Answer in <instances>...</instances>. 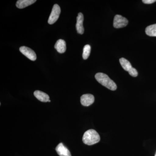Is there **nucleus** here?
<instances>
[{
	"mask_svg": "<svg viewBox=\"0 0 156 156\" xmlns=\"http://www.w3.org/2000/svg\"><path fill=\"white\" fill-rule=\"evenodd\" d=\"M95 78L99 83L110 90L115 91L117 89L116 84L105 74L97 73L95 74Z\"/></svg>",
	"mask_w": 156,
	"mask_h": 156,
	"instance_id": "1",
	"label": "nucleus"
},
{
	"mask_svg": "<svg viewBox=\"0 0 156 156\" xmlns=\"http://www.w3.org/2000/svg\"><path fill=\"white\" fill-rule=\"evenodd\" d=\"M100 136L98 132L93 129H90L85 132L83 137V141L85 144L92 145L99 142Z\"/></svg>",
	"mask_w": 156,
	"mask_h": 156,
	"instance_id": "2",
	"label": "nucleus"
},
{
	"mask_svg": "<svg viewBox=\"0 0 156 156\" xmlns=\"http://www.w3.org/2000/svg\"><path fill=\"white\" fill-rule=\"evenodd\" d=\"M119 61L123 69L126 71H128L130 75L133 77L137 76L138 75L137 70L134 68L132 67L131 63L126 58H122L119 59Z\"/></svg>",
	"mask_w": 156,
	"mask_h": 156,
	"instance_id": "3",
	"label": "nucleus"
},
{
	"mask_svg": "<svg viewBox=\"0 0 156 156\" xmlns=\"http://www.w3.org/2000/svg\"><path fill=\"white\" fill-rule=\"evenodd\" d=\"M60 12H61V9L59 6L57 4L54 5L48 19V23L50 24H53L55 23L58 19Z\"/></svg>",
	"mask_w": 156,
	"mask_h": 156,
	"instance_id": "4",
	"label": "nucleus"
},
{
	"mask_svg": "<svg viewBox=\"0 0 156 156\" xmlns=\"http://www.w3.org/2000/svg\"><path fill=\"white\" fill-rule=\"evenodd\" d=\"M128 21L126 17L120 15L115 16L113 21V26L115 28H122L128 25Z\"/></svg>",
	"mask_w": 156,
	"mask_h": 156,
	"instance_id": "5",
	"label": "nucleus"
},
{
	"mask_svg": "<svg viewBox=\"0 0 156 156\" xmlns=\"http://www.w3.org/2000/svg\"><path fill=\"white\" fill-rule=\"evenodd\" d=\"M20 51L23 55L26 56L32 61H35L37 59V55L33 50L30 48L23 46L20 48Z\"/></svg>",
	"mask_w": 156,
	"mask_h": 156,
	"instance_id": "6",
	"label": "nucleus"
},
{
	"mask_svg": "<svg viewBox=\"0 0 156 156\" xmlns=\"http://www.w3.org/2000/svg\"><path fill=\"white\" fill-rule=\"evenodd\" d=\"M95 98L90 94H84L81 97V103L84 106H89L94 103Z\"/></svg>",
	"mask_w": 156,
	"mask_h": 156,
	"instance_id": "7",
	"label": "nucleus"
},
{
	"mask_svg": "<svg viewBox=\"0 0 156 156\" xmlns=\"http://www.w3.org/2000/svg\"><path fill=\"white\" fill-rule=\"evenodd\" d=\"M56 151L59 156H72L68 149L62 143H60L57 146Z\"/></svg>",
	"mask_w": 156,
	"mask_h": 156,
	"instance_id": "8",
	"label": "nucleus"
},
{
	"mask_svg": "<svg viewBox=\"0 0 156 156\" xmlns=\"http://www.w3.org/2000/svg\"><path fill=\"white\" fill-rule=\"evenodd\" d=\"M83 15L82 13H79L77 17V22L76 24V28L78 33L83 34L84 33V29L83 26Z\"/></svg>",
	"mask_w": 156,
	"mask_h": 156,
	"instance_id": "9",
	"label": "nucleus"
},
{
	"mask_svg": "<svg viewBox=\"0 0 156 156\" xmlns=\"http://www.w3.org/2000/svg\"><path fill=\"white\" fill-rule=\"evenodd\" d=\"M34 95L38 100L42 102H48L50 100V97L48 94L39 90H37L34 92Z\"/></svg>",
	"mask_w": 156,
	"mask_h": 156,
	"instance_id": "10",
	"label": "nucleus"
},
{
	"mask_svg": "<svg viewBox=\"0 0 156 156\" xmlns=\"http://www.w3.org/2000/svg\"><path fill=\"white\" fill-rule=\"evenodd\" d=\"M54 48L57 50L58 53H63L65 52L66 50V43L64 40H58L56 41Z\"/></svg>",
	"mask_w": 156,
	"mask_h": 156,
	"instance_id": "11",
	"label": "nucleus"
},
{
	"mask_svg": "<svg viewBox=\"0 0 156 156\" xmlns=\"http://www.w3.org/2000/svg\"><path fill=\"white\" fill-rule=\"evenodd\" d=\"M36 2V0H19L16 3V6L18 9H24L26 7L32 5Z\"/></svg>",
	"mask_w": 156,
	"mask_h": 156,
	"instance_id": "12",
	"label": "nucleus"
},
{
	"mask_svg": "<svg viewBox=\"0 0 156 156\" xmlns=\"http://www.w3.org/2000/svg\"><path fill=\"white\" fill-rule=\"evenodd\" d=\"M145 32L149 36L156 37V24L150 25L147 27Z\"/></svg>",
	"mask_w": 156,
	"mask_h": 156,
	"instance_id": "13",
	"label": "nucleus"
},
{
	"mask_svg": "<svg viewBox=\"0 0 156 156\" xmlns=\"http://www.w3.org/2000/svg\"><path fill=\"white\" fill-rule=\"evenodd\" d=\"M91 52V47L89 45H86L84 46L83 50V57L84 59H87L89 57Z\"/></svg>",
	"mask_w": 156,
	"mask_h": 156,
	"instance_id": "14",
	"label": "nucleus"
},
{
	"mask_svg": "<svg viewBox=\"0 0 156 156\" xmlns=\"http://www.w3.org/2000/svg\"><path fill=\"white\" fill-rule=\"evenodd\" d=\"M156 0H143L142 2L146 4H151L154 3Z\"/></svg>",
	"mask_w": 156,
	"mask_h": 156,
	"instance_id": "15",
	"label": "nucleus"
},
{
	"mask_svg": "<svg viewBox=\"0 0 156 156\" xmlns=\"http://www.w3.org/2000/svg\"><path fill=\"white\" fill-rule=\"evenodd\" d=\"M155 156H156V152L155 155Z\"/></svg>",
	"mask_w": 156,
	"mask_h": 156,
	"instance_id": "16",
	"label": "nucleus"
}]
</instances>
